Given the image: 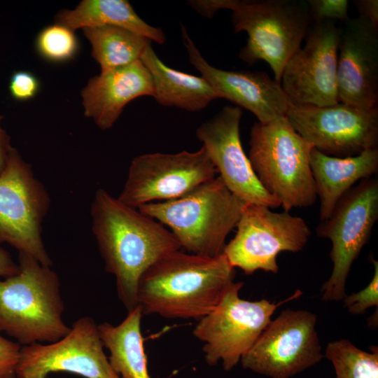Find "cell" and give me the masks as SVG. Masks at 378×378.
<instances>
[{"label":"cell","instance_id":"obj_1","mask_svg":"<svg viewBox=\"0 0 378 378\" xmlns=\"http://www.w3.org/2000/svg\"><path fill=\"white\" fill-rule=\"evenodd\" d=\"M90 214L105 269L114 276L118 297L129 312L139 306L136 288L144 272L181 246L164 225L102 188L95 192Z\"/></svg>","mask_w":378,"mask_h":378},{"label":"cell","instance_id":"obj_2","mask_svg":"<svg viewBox=\"0 0 378 378\" xmlns=\"http://www.w3.org/2000/svg\"><path fill=\"white\" fill-rule=\"evenodd\" d=\"M235 274L223 253L211 258L172 251L140 277L138 305L143 315L200 320L216 307Z\"/></svg>","mask_w":378,"mask_h":378},{"label":"cell","instance_id":"obj_3","mask_svg":"<svg viewBox=\"0 0 378 378\" xmlns=\"http://www.w3.org/2000/svg\"><path fill=\"white\" fill-rule=\"evenodd\" d=\"M189 4L208 18L230 10L234 32L248 35L239 58L248 65L265 61L279 83L312 23L307 0H191Z\"/></svg>","mask_w":378,"mask_h":378},{"label":"cell","instance_id":"obj_4","mask_svg":"<svg viewBox=\"0 0 378 378\" xmlns=\"http://www.w3.org/2000/svg\"><path fill=\"white\" fill-rule=\"evenodd\" d=\"M18 260V272L0 279V332L21 346L56 342L71 330L62 318L59 276L26 253Z\"/></svg>","mask_w":378,"mask_h":378},{"label":"cell","instance_id":"obj_5","mask_svg":"<svg viewBox=\"0 0 378 378\" xmlns=\"http://www.w3.org/2000/svg\"><path fill=\"white\" fill-rule=\"evenodd\" d=\"M245 204L218 176L180 197L137 209L167 226L190 253L214 258L223 253L225 239L237 225Z\"/></svg>","mask_w":378,"mask_h":378},{"label":"cell","instance_id":"obj_6","mask_svg":"<svg viewBox=\"0 0 378 378\" xmlns=\"http://www.w3.org/2000/svg\"><path fill=\"white\" fill-rule=\"evenodd\" d=\"M249 146L248 158L258 181L285 211L314 204L317 195L309 163L313 146L286 116L254 123Z\"/></svg>","mask_w":378,"mask_h":378},{"label":"cell","instance_id":"obj_7","mask_svg":"<svg viewBox=\"0 0 378 378\" xmlns=\"http://www.w3.org/2000/svg\"><path fill=\"white\" fill-rule=\"evenodd\" d=\"M243 286V282L233 281L216 307L198 320L193 329V335L204 343L206 363L213 366L221 362L226 371L235 367L252 347L276 309L302 294L298 290L278 303L266 299L249 301L239 295Z\"/></svg>","mask_w":378,"mask_h":378},{"label":"cell","instance_id":"obj_8","mask_svg":"<svg viewBox=\"0 0 378 378\" xmlns=\"http://www.w3.org/2000/svg\"><path fill=\"white\" fill-rule=\"evenodd\" d=\"M50 204L49 194L35 177L31 165L12 147L0 174V244L8 243L19 253L51 267L42 239V223Z\"/></svg>","mask_w":378,"mask_h":378},{"label":"cell","instance_id":"obj_9","mask_svg":"<svg viewBox=\"0 0 378 378\" xmlns=\"http://www.w3.org/2000/svg\"><path fill=\"white\" fill-rule=\"evenodd\" d=\"M378 218V181L363 179L337 202L332 214L316 228L317 235L332 243L330 258L333 263L330 278L323 284L322 300H343L345 285L354 261L368 241Z\"/></svg>","mask_w":378,"mask_h":378},{"label":"cell","instance_id":"obj_10","mask_svg":"<svg viewBox=\"0 0 378 378\" xmlns=\"http://www.w3.org/2000/svg\"><path fill=\"white\" fill-rule=\"evenodd\" d=\"M236 226L237 233L223 253L246 274L259 270L276 274L278 254L302 250L311 234L303 218L255 204H244Z\"/></svg>","mask_w":378,"mask_h":378},{"label":"cell","instance_id":"obj_11","mask_svg":"<svg viewBox=\"0 0 378 378\" xmlns=\"http://www.w3.org/2000/svg\"><path fill=\"white\" fill-rule=\"evenodd\" d=\"M316 324L311 312L283 310L242 356L243 368L271 378H290L316 365L323 358Z\"/></svg>","mask_w":378,"mask_h":378},{"label":"cell","instance_id":"obj_12","mask_svg":"<svg viewBox=\"0 0 378 378\" xmlns=\"http://www.w3.org/2000/svg\"><path fill=\"white\" fill-rule=\"evenodd\" d=\"M216 172L203 146L195 152L142 154L132 160L117 199L135 209L174 200L214 178Z\"/></svg>","mask_w":378,"mask_h":378},{"label":"cell","instance_id":"obj_13","mask_svg":"<svg viewBox=\"0 0 378 378\" xmlns=\"http://www.w3.org/2000/svg\"><path fill=\"white\" fill-rule=\"evenodd\" d=\"M286 116L304 139L325 155L345 158L377 147V106L290 104Z\"/></svg>","mask_w":378,"mask_h":378},{"label":"cell","instance_id":"obj_14","mask_svg":"<svg viewBox=\"0 0 378 378\" xmlns=\"http://www.w3.org/2000/svg\"><path fill=\"white\" fill-rule=\"evenodd\" d=\"M340 29L335 22L312 23L304 45L286 64L281 85L290 104L325 106L339 102L337 85Z\"/></svg>","mask_w":378,"mask_h":378},{"label":"cell","instance_id":"obj_15","mask_svg":"<svg viewBox=\"0 0 378 378\" xmlns=\"http://www.w3.org/2000/svg\"><path fill=\"white\" fill-rule=\"evenodd\" d=\"M58 372L84 378H120L109 363L91 317L77 319L69 333L56 342L22 346L17 378H47Z\"/></svg>","mask_w":378,"mask_h":378},{"label":"cell","instance_id":"obj_16","mask_svg":"<svg viewBox=\"0 0 378 378\" xmlns=\"http://www.w3.org/2000/svg\"><path fill=\"white\" fill-rule=\"evenodd\" d=\"M242 111L237 106H226L196 130L219 177L228 190L246 204L269 208L280 202L262 186L245 154L240 139Z\"/></svg>","mask_w":378,"mask_h":378},{"label":"cell","instance_id":"obj_17","mask_svg":"<svg viewBox=\"0 0 378 378\" xmlns=\"http://www.w3.org/2000/svg\"><path fill=\"white\" fill-rule=\"evenodd\" d=\"M181 33L190 64L209 83L218 99H225L247 109L261 123L286 115L290 104L280 83L262 71L224 70L211 65L183 25Z\"/></svg>","mask_w":378,"mask_h":378},{"label":"cell","instance_id":"obj_18","mask_svg":"<svg viewBox=\"0 0 378 378\" xmlns=\"http://www.w3.org/2000/svg\"><path fill=\"white\" fill-rule=\"evenodd\" d=\"M339 102L360 108L378 103V29L361 17L340 29L337 69Z\"/></svg>","mask_w":378,"mask_h":378},{"label":"cell","instance_id":"obj_19","mask_svg":"<svg viewBox=\"0 0 378 378\" xmlns=\"http://www.w3.org/2000/svg\"><path fill=\"white\" fill-rule=\"evenodd\" d=\"M153 94L151 75L141 60L91 78L81 92L85 115L102 130L111 128L130 102Z\"/></svg>","mask_w":378,"mask_h":378},{"label":"cell","instance_id":"obj_20","mask_svg":"<svg viewBox=\"0 0 378 378\" xmlns=\"http://www.w3.org/2000/svg\"><path fill=\"white\" fill-rule=\"evenodd\" d=\"M309 163L320 200L319 218L323 221L329 218L339 200L357 181L377 173L378 148H370L354 156L338 158L312 148Z\"/></svg>","mask_w":378,"mask_h":378},{"label":"cell","instance_id":"obj_21","mask_svg":"<svg viewBox=\"0 0 378 378\" xmlns=\"http://www.w3.org/2000/svg\"><path fill=\"white\" fill-rule=\"evenodd\" d=\"M140 60L149 71L153 83V98L160 105L199 111L218 99L202 77L186 74L166 65L153 50L151 42Z\"/></svg>","mask_w":378,"mask_h":378},{"label":"cell","instance_id":"obj_22","mask_svg":"<svg viewBox=\"0 0 378 378\" xmlns=\"http://www.w3.org/2000/svg\"><path fill=\"white\" fill-rule=\"evenodd\" d=\"M56 23L74 31L80 28L115 26L158 44L166 41L163 31L146 22L125 0H83L74 9L64 10L57 14Z\"/></svg>","mask_w":378,"mask_h":378},{"label":"cell","instance_id":"obj_23","mask_svg":"<svg viewBox=\"0 0 378 378\" xmlns=\"http://www.w3.org/2000/svg\"><path fill=\"white\" fill-rule=\"evenodd\" d=\"M142 316L137 306L117 326L107 322L97 325L104 347L110 352L109 363L120 378H152L141 331Z\"/></svg>","mask_w":378,"mask_h":378},{"label":"cell","instance_id":"obj_24","mask_svg":"<svg viewBox=\"0 0 378 378\" xmlns=\"http://www.w3.org/2000/svg\"><path fill=\"white\" fill-rule=\"evenodd\" d=\"M92 46V56L99 63L101 74L140 60L147 45V38L128 29L104 26L83 29Z\"/></svg>","mask_w":378,"mask_h":378},{"label":"cell","instance_id":"obj_25","mask_svg":"<svg viewBox=\"0 0 378 378\" xmlns=\"http://www.w3.org/2000/svg\"><path fill=\"white\" fill-rule=\"evenodd\" d=\"M323 357L335 369L336 378H378V351H363L348 340L328 344Z\"/></svg>","mask_w":378,"mask_h":378},{"label":"cell","instance_id":"obj_26","mask_svg":"<svg viewBox=\"0 0 378 378\" xmlns=\"http://www.w3.org/2000/svg\"><path fill=\"white\" fill-rule=\"evenodd\" d=\"M78 48L74 31L57 23L43 29L36 39L38 54L52 62H64L73 59Z\"/></svg>","mask_w":378,"mask_h":378},{"label":"cell","instance_id":"obj_27","mask_svg":"<svg viewBox=\"0 0 378 378\" xmlns=\"http://www.w3.org/2000/svg\"><path fill=\"white\" fill-rule=\"evenodd\" d=\"M372 262L374 274L371 281L363 290L343 299L344 307L352 314H363L368 308L378 306V262L374 258Z\"/></svg>","mask_w":378,"mask_h":378},{"label":"cell","instance_id":"obj_28","mask_svg":"<svg viewBox=\"0 0 378 378\" xmlns=\"http://www.w3.org/2000/svg\"><path fill=\"white\" fill-rule=\"evenodd\" d=\"M312 23L337 20H347L349 2L347 0H307Z\"/></svg>","mask_w":378,"mask_h":378},{"label":"cell","instance_id":"obj_29","mask_svg":"<svg viewBox=\"0 0 378 378\" xmlns=\"http://www.w3.org/2000/svg\"><path fill=\"white\" fill-rule=\"evenodd\" d=\"M40 88L38 78L27 71H15L10 76L8 90L17 101H27L34 98Z\"/></svg>","mask_w":378,"mask_h":378},{"label":"cell","instance_id":"obj_30","mask_svg":"<svg viewBox=\"0 0 378 378\" xmlns=\"http://www.w3.org/2000/svg\"><path fill=\"white\" fill-rule=\"evenodd\" d=\"M22 346L0 332V378H17V368Z\"/></svg>","mask_w":378,"mask_h":378},{"label":"cell","instance_id":"obj_31","mask_svg":"<svg viewBox=\"0 0 378 378\" xmlns=\"http://www.w3.org/2000/svg\"><path fill=\"white\" fill-rule=\"evenodd\" d=\"M354 4L359 17L367 20L374 27L378 29V1L355 0Z\"/></svg>","mask_w":378,"mask_h":378},{"label":"cell","instance_id":"obj_32","mask_svg":"<svg viewBox=\"0 0 378 378\" xmlns=\"http://www.w3.org/2000/svg\"><path fill=\"white\" fill-rule=\"evenodd\" d=\"M18 271V264L13 261L7 251L0 247V279L15 275Z\"/></svg>","mask_w":378,"mask_h":378},{"label":"cell","instance_id":"obj_33","mask_svg":"<svg viewBox=\"0 0 378 378\" xmlns=\"http://www.w3.org/2000/svg\"><path fill=\"white\" fill-rule=\"evenodd\" d=\"M4 118L0 115V174L4 170L8 158V153L12 148L10 137L6 130L1 127V120Z\"/></svg>","mask_w":378,"mask_h":378}]
</instances>
